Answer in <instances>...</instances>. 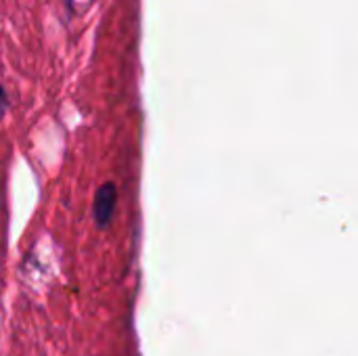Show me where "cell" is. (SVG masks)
I'll use <instances>...</instances> for the list:
<instances>
[{
	"label": "cell",
	"mask_w": 358,
	"mask_h": 356,
	"mask_svg": "<svg viewBox=\"0 0 358 356\" xmlns=\"http://www.w3.org/2000/svg\"><path fill=\"white\" fill-rule=\"evenodd\" d=\"M115 201H117V189H115V185L113 183H105L96 191V195H94V208H92L94 220H96V225L101 229H105L111 222L113 212H115Z\"/></svg>",
	"instance_id": "cell-1"
},
{
	"label": "cell",
	"mask_w": 358,
	"mask_h": 356,
	"mask_svg": "<svg viewBox=\"0 0 358 356\" xmlns=\"http://www.w3.org/2000/svg\"><path fill=\"white\" fill-rule=\"evenodd\" d=\"M6 107H8V97H6V90H4V86L0 84V118L6 113Z\"/></svg>",
	"instance_id": "cell-2"
}]
</instances>
